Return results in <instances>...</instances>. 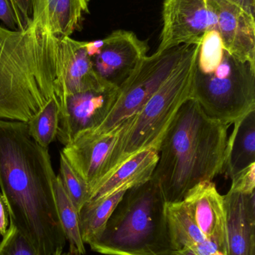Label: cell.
<instances>
[{
	"label": "cell",
	"mask_w": 255,
	"mask_h": 255,
	"mask_svg": "<svg viewBox=\"0 0 255 255\" xmlns=\"http://www.w3.org/2000/svg\"><path fill=\"white\" fill-rule=\"evenodd\" d=\"M166 255H198L196 253L190 250V249L182 248L178 250H171Z\"/></svg>",
	"instance_id": "cell-30"
},
{
	"label": "cell",
	"mask_w": 255,
	"mask_h": 255,
	"mask_svg": "<svg viewBox=\"0 0 255 255\" xmlns=\"http://www.w3.org/2000/svg\"><path fill=\"white\" fill-rule=\"evenodd\" d=\"M55 206L60 224L69 244V250L85 255V244L81 238L79 225V211L66 193L59 175L55 176L53 181Z\"/></svg>",
	"instance_id": "cell-21"
},
{
	"label": "cell",
	"mask_w": 255,
	"mask_h": 255,
	"mask_svg": "<svg viewBox=\"0 0 255 255\" xmlns=\"http://www.w3.org/2000/svg\"><path fill=\"white\" fill-rule=\"evenodd\" d=\"M119 129L106 134L79 133L61 151L70 166L86 183L90 196L106 175Z\"/></svg>",
	"instance_id": "cell-11"
},
{
	"label": "cell",
	"mask_w": 255,
	"mask_h": 255,
	"mask_svg": "<svg viewBox=\"0 0 255 255\" xmlns=\"http://www.w3.org/2000/svg\"><path fill=\"white\" fill-rule=\"evenodd\" d=\"M166 214L172 250L187 247L198 255H227L201 232L183 201L167 203Z\"/></svg>",
	"instance_id": "cell-18"
},
{
	"label": "cell",
	"mask_w": 255,
	"mask_h": 255,
	"mask_svg": "<svg viewBox=\"0 0 255 255\" xmlns=\"http://www.w3.org/2000/svg\"><path fill=\"white\" fill-rule=\"evenodd\" d=\"M223 198L227 255H255V193L244 194L229 190Z\"/></svg>",
	"instance_id": "cell-15"
},
{
	"label": "cell",
	"mask_w": 255,
	"mask_h": 255,
	"mask_svg": "<svg viewBox=\"0 0 255 255\" xmlns=\"http://www.w3.org/2000/svg\"><path fill=\"white\" fill-rule=\"evenodd\" d=\"M13 13L17 21L19 31H24L28 28L31 21L32 0H10Z\"/></svg>",
	"instance_id": "cell-26"
},
{
	"label": "cell",
	"mask_w": 255,
	"mask_h": 255,
	"mask_svg": "<svg viewBox=\"0 0 255 255\" xmlns=\"http://www.w3.org/2000/svg\"><path fill=\"white\" fill-rule=\"evenodd\" d=\"M183 202L201 232L227 253L224 198L219 193L215 183H200L187 193Z\"/></svg>",
	"instance_id": "cell-13"
},
{
	"label": "cell",
	"mask_w": 255,
	"mask_h": 255,
	"mask_svg": "<svg viewBox=\"0 0 255 255\" xmlns=\"http://www.w3.org/2000/svg\"><path fill=\"white\" fill-rule=\"evenodd\" d=\"M0 20L12 31H16L17 21L10 0H0Z\"/></svg>",
	"instance_id": "cell-27"
},
{
	"label": "cell",
	"mask_w": 255,
	"mask_h": 255,
	"mask_svg": "<svg viewBox=\"0 0 255 255\" xmlns=\"http://www.w3.org/2000/svg\"><path fill=\"white\" fill-rule=\"evenodd\" d=\"M193 98L210 118L232 125L255 109V66L226 49L211 61L196 59Z\"/></svg>",
	"instance_id": "cell-6"
},
{
	"label": "cell",
	"mask_w": 255,
	"mask_h": 255,
	"mask_svg": "<svg viewBox=\"0 0 255 255\" xmlns=\"http://www.w3.org/2000/svg\"><path fill=\"white\" fill-rule=\"evenodd\" d=\"M53 255H82L79 254L78 252L73 251V250H69L68 253H63L62 250H57L56 253Z\"/></svg>",
	"instance_id": "cell-31"
},
{
	"label": "cell",
	"mask_w": 255,
	"mask_h": 255,
	"mask_svg": "<svg viewBox=\"0 0 255 255\" xmlns=\"http://www.w3.org/2000/svg\"><path fill=\"white\" fill-rule=\"evenodd\" d=\"M162 19L157 52L181 45L200 44L205 33L217 29L213 0H164Z\"/></svg>",
	"instance_id": "cell-8"
},
{
	"label": "cell",
	"mask_w": 255,
	"mask_h": 255,
	"mask_svg": "<svg viewBox=\"0 0 255 255\" xmlns=\"http://www.w3.org/2000/svg\"><path fill=\"white\" fill-rule=\"evenodd\" d=\"M58 120V103L55 99H52L26 123L28 133L40 146L49 149V145L56 138Z\"/></svg>",
	"instance_id": "cell-22"
},
{
	"label": "cell",
	"mask_w": 255,
	"mask_h": 255,
	"mask_svg": "<svg viewBox=\"0 0 255 255\" xmlns=\"http://www.w3.org/2000/svg\"><path fill=\"white\" fill-rule=\"evenodd\" d=\"M84 13H89L88 0H32L29 25L37 31L64 38L81 28Z\"/></svg>",
	"instance_id": "cell-16"
},
{
	"label": "cell",
	"mask_w": 255,
	"mask_h": 255,
	"mask_svg": "<svg viewBox=\"0 0 255 255\" xmlns=\"http://www.w3.org/2000/svg\"><path fill=\"white\" fill-rule=\"evenodd\" d=\"M118 95V87L106 85L67 96L59 110L57 139L64 146L79 133L97 128L110 112Z\"/></svg>",
	"instance_id": "cell-9"
},
{
	"label": "cell",
	"mask_w": 255,
	"mask_h": 255,
	"mask_svg": "<svg viewBox=\"0 0 255 255\" xmlns=\"http://www.w3.org/2000/svg\"><path fill=\"white\" fill-rule=\"evenodd\" d=\"M232 181L231 191L244 194L255 193V163L237 173Z\"/></svg>",
	"instance_id": "cell-25"
},
{
	"label": "cell",
	"mask_w": 255,
	"mask_h": 255,
	"mask_svg": "<svg viewBox=\"0 0 255 255\" xmlns=\"http://www.w3.org/2000/svg\"><path fill=\"white\" fill-rule=\"evenodd\" d=\"M228 138L224 173L232 179L255 163V109L237 120Z\"/></svg>",
	"instance_id": "cell-19"
},
{
	"label": "cell",
	"mask_w": 255,
	"mask_h": 255,
	"mask_svg": "<svg viewBox=\"0 0 255 255\" xmlns=\"http://www.w3.org/2000/svg\"><path fill=\"white\" fill-rule=\"evenodd\" d=\"M58 42L31 25L24 31L0 26V121L27 123L57 101Z\"/></svg>",
	"instance_id": "cell-3"
},
{
	"label": "cell",
	"mask_w": 255,
	"mask_h": 255,
	"mask_svg": "<svg viewBox=\"0 0 255 255\" xmlns=\"http://www.w3.org/2000/svg\"><path fill=\"white\" fill-rule=\"evenodd\" d=\"M58 49L59 81L57 103L59 110L67 96L111 85L94 71L87 52L86 42L77 41L70 37L58 38Z\"/></svg>",
	"instance_id": "cell-12"
},
{
	"label": "cell",
	"mask_w": 255,
	"mask_h": 255,
	"mask_svg": "<svg viewBox=\"0 0 255 255\" xmlns=\"http://www.w3.org/2000/svg\"><path fill=\"white\" fill-rule=\"evenodd\" d=\"M8 218L7 208L3 201L2 196L0 193V236L4 237L8 230L9 224H10Z\"/></svg>",
	"instance_id": "cell-28"
},
{
	"label": "cell",
	"mask_w": 255,
	"mask_h": 255,
	"mask_svg": "<svg viewBox=\"0 0 255 255\" xmlns=\"http://www.w3.org/2000/svg\"><path fill=\"white\" fill-rule=\"evenodd\" d=\"M166 206L152 178L127 190L90 248L106 255H167L172 247Z\"/></svg>",
	"instance_id": "cell-4"
},
{
	"label": "cell",
	"mask_w": 255,
	"mask_h": 255,
	"mask_svg": "<svg viewBox=\"0 0 255 255\" xmlns=\"http://www.w3.org/2000/svg\"><path fill=\"white\" fill-rule=\"evenodd\" d=\"M199 48L200 44L192 45L184 59L158 91L135 116L120 128L106 175L100 184L136 153L149 148L158 151L178 111L187 100L193 98V76Z\"/></svg>",
	"instance_id": "cell-5"
},
{
	"label": "cell",
	"mask_w": 255,
	"mask_h": 255,
	"mask_svg": "<svg viewBox=\"0 0 255 255\" xmlns=\"http://www.w3.org/2000/svg\"><path fill=\"white\" fill-rule=\"evenodd\" d=\"M231 4L240 7L246 13L255 16V0H226Z\"/></svg>",
	"instance_id": "cell-29"
},
{
	"label": "cell",
	"mask_w": 255,
	"mask_h": 255,
	"mask_svg": "<svg viewBox=\"0 0 255 255\" xmlns=\"http://www.w3.org/2000/svg\"><path fill=\"white\" fill-rule=\"evenodd\" d=\"M217 13V30L225 49L243 62L255 66L254 16L226 0H213Z\"/></svg>",
	"instance_id": "cell-14"
},
{
	"label": "cell",
	"mask_w": 255,
	"mask_h": 255,
	"mask_svg": "<svg viewBox=\"0 0 255 255\" xmlns=\"http://www.w3.org/2000/svg\"><path fill=\"white\" fill-rule=\"evenodd\" d=\"M191 46L181 45L163 52H156L151 56L147 55L118 87V98L103 122L94 130L86 132L106 134L119 129L158 91L184 59Z\"/></svg>",
	"instance_id": "cell-7"
},
{
	"label": "cell",
	"mask_w": 255,
	"mask_h": 255,
	"mask_svg": "<svg viewBox=\"0 0 255 255\" xmlns=\"http://www.w3.org/2000/svg\"><path fill=\"white\" fill-rule=\"evenodd\" d=\"M126 191H118L106 197L88 201L79 211L81 238L84 244L98 237Z\"/></svg>",
	"instance_id": "cell-20"
},
{
	"label": "cell",
	"mask_w": 255,
	"mask_h": 255,
	"mask_svg": "<svg viewBox=\"0 0 255 255\" xmlns=\"http://www.w3.org/2000/svg\"><path fill=\"white\" fill-rule=\"evenodd\" d=\"M148 46L133 31L116 30L103 39L97 55L91 58L97 76L119 87L147 56Z\"/></svg>",
	"instance_id": "cell-10"
},
{
	"label": "cell",
	"mask_w": 255,
	"mask_h": 255,
	"mask_svg": "<svg viewBox=\"0 0 255 255\" xmlns=\"http://www.w3.org/2000/svg\"><path fill=\"white\" fill-rule=\"evenodd\" d=\"M159 160L157 150L136 153L118 166L91 193L89 201L97 200L118 191H127L152 178Z\"/></svg>",
	"instance_id": "cell-17"
},
{
	"label": "cell",
	"mask_w": 255,
	"mask_h": 255,
	"mask_svg": "<svg viewBox=\"0 0 255 255\" xmlns=\"http://www.w3.org/2000/svg\"><path fill=\"white\" fill-rule=\"evenodd\" d=\"M229 127L194 98L181 106L160 142L152 176L166 203L181 202L198 184L224 173Z\"/></svg>",
	"instance_id": "cell-2"
},
{
	"label": "cell",
	"mask_w": 255,
	"mask_h": 255,
	"mask_svg": "<svg viewBox=\"0 0 255 255\" xmlns=\"http://www.w3.org/2000/svg\"><path fill=\"white\" fill-rule=\"evenodd\" d=\"M49 149L28 133L26 123L0 121V189L9 221L37 255H53L67 241L55 206Z\"/></svg>",
	"instance_id": "cell-1"
},
{
	"label": "cell",
	"mask_w": 255,
	"mask_h": 255,
	"mask_svg": "<svg viewBox=\"0 0 255 255\" xmlns=\"http://www.w3.org/2000/svg\"><path fill=\"white\" fill-rule=\"evenodd\" d=\"M0 255H37L34 247L10 222L7 233L0 242Z\"/></svg>",
	"instance_id": "cell-24"
},
{
	"label": "cell",
	"mask_w": 255,
	"mask_h": 255,
	"mask_svg": "<svg viewBox=\"0 0 255 255\" xmlns=\"http://www.w3.org/2000/svg\"><path fill=\"white\" fill-rule=\"evenodd\" d=\"M60 178L67 196L78 211L89 201L90 192L86 183L76 173L67 159L60 154Z\"/></svg>",
	"instance_id": "cell-23"
}]
</instances>
